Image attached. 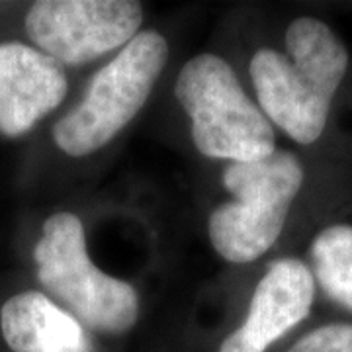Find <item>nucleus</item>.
<instances>
[{"mask_svg": "<svg viewBox=\"0 0 352 352\" xmlns=\"http://www.w3.org/2000/svg\"><path fill=\"white\" fill-rule=\"evenodd\" d=\"M349 63V51L331 25L302 16L286 28L284 51H256L249 71L268 122L298 145H314L325 133Z\"/></svg>", "mask_w": 352, "mask_h": 352, "instance_id": "obj_1", "label": "nucleus"}, {"mask_svg": "<svg viewBox=\"0 0 352 352\" xmlns=\"http://www.w3.org/2000/svg\"><path fill=\"white\" fill-rule=\"evenodd\" d=\"M305 182L302 161L289 151L274 149L258 161L231 163L223 186L235 201L210 215V241L229 263H252L280 239L292 204Z\"/></svg>", "mask_w": 352, "mask_h": 352, "instance_id": "obj_2", "label": "nucleus"}, {"mask_svg": "<svg viewBox=\"0 0 352 352\" xmlns=\"http://www.w3.org/2000/svg\"><path fill=\"white\" fill-rule=\"evenodd\" d=\"M175 94L190 116L192 139L201 155L249 163L276 149L274 127L221 57L201 53L190 59L176 78Z\"/></svg>", "mask_w": 352, "mask_h": 352, "instance_id": "obj_3", "label": "nucleus"}, {"mask_svg": "<svg viewBox=\"0 0 352 352\" xmlns=\"http://www.w3.org/2000/svg\"><path fill=\"white\" fill-rule=\"evenodd\" d=\"M34 258L41 286L80 325L110 335L126 333L135 325L138 292L90 261L85 227L75 214L51 215L43 223Z\"/></svg>", "mask_w": 352, "mask_h": 352, "instance_id": "obj_4", "label": "nucleus"}, {"mask_svg": "<svg viewBox=\"0 0 352 352\" xmlns=\"http://www.w3.org/2000/svg\"><path fill=\"white\" fill-rule=\"evenodd\" d=\"M168 57L159 32H141L92 76L87 96L53 127L59 149L87 157L108 145L135 118L153 92Z\"/></svg>", "mask_w": 352, "mask_h": 352, "instance_id": "obj_5", "label": "nucleus"}, {"mask_svg": "<svg viewBox=\"0 0 352 352\" xmlns=\"http://www.w3.org/2000/svg\"><path fill=\"white\" fill-rule=\"evenodd\" d=\"M143 8L133 0H41L25 16V32L61 65H82L126 47L138 36Z\"/></svg>", "mask_w": 352, "mask_h": 352, "instance_id": "obj_6", "label": "nucleus"}, {"mask_svg": "<svg viewBox=\"0 0 352 352\" xmlns=\"http://www.w3.org/2000/svg\"><path fill=\"white\" fill-rule=\"evenodd\" d=\"M315 292L309 264L296 256L274 261L254 288L243 325L221 342L219 352H266L309 317Z\"/></svg>", "mask_w": 352, "mask_h": 352, "instance_id": "obj_7", "label": "nucleus"}, {"mask_svg": "<svg viewBox=\"0 0 352 352\" xmlns=\"http://www.w3.org/2000/svg\"><path fill=\"white\" fill-rule=\"evenodd\" d=\"M67 94L63 65L24 43H0V133L20 138Z\"/></svg>", "mask_w": 352, "mask_h": 352, "instance_id": "obj_8", "label": "nucleus"}, {"mask_svg": "<svg viewBox=\"0 0 352 352\" xmlns=\"http://www.w3.org/2000/svg\"><path fill=\"white\" fill-rule=\"evenodd\" d=\"M0 329L14 352H94L85 325L41 292L16 294L4 303Z\"/></svg>", "mask_w": 352, "mask_h": 352, "instance_id": "obj_9", "label": "nucleus"}, {"mask_svg": "<svg viewBox=\"0 0 352 352\" xmlns=\"http://www.w3.org/2000/svg\"><path fill=\"white\" fill-rule=\"evenodd\" d=\"M309 268L315 286L333 303L352 314V226L333 223L309 245Z\"/></svg>", "mask_w": 352, "mask_h": 352, "instance_id": "obj_10", "label": "nucleus"}, {"mask_svg": "<svg viewBox=\"0 0 352 352\" xmlns=\"http://www.w3.org/2000/svg\"><path fill=\"white\" fill-rule=\"evenodd\" d=\"M286 352H352V323H325L311 329Z\"/></svg>", "mask_w": 352, "mask_h": 352, "instance_id": "obj_11", "label": "nucleus"}]
</instances>
